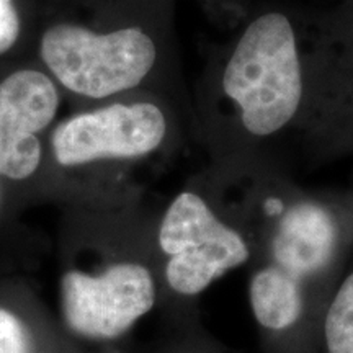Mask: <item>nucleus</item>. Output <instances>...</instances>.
Returning <instances> with one entry per match:
<instances>
[{
	"instance_id": "obj_10",
	"label": "nucleus",
	"mask_w": 353,
	"mask_h": 353,
	"mask_svg": "<svg viewBox=\"0 0 353 353\" xmlns=\"http://www.w3.org/2000/svg\"><path fill=\"white\" fill-rule=\"evenodd\" d=\"M0 353H30L28 334L17 316L0 309Z\"/></svg>"
},
{
	"instance_id": "obj_8",
	"label": "nucleus",
	"mask_w": 353,
	"mask_h": 353,
	"mask_svg": "<svg viewBox=\"0 0 353 353\" xmlns=\"http://www.w3.org/2000/svg\"><path fill=\"white\" fill-rule=\"evenodd\" d=\"M200 307L165 314V335L156 353H241L206 329Z\"/></svg>"
},
{
	"instance_id": "obj_1",
	"label": "nucleus",
	"mask_w": 353,
	"mask_h": 353,
	"mask_svg": "<svg viewBox=\"0 0 353 353\" xmlns=\"http://www.w3.org/2000/svg\"><path fill=\"white\" fill-rule=\"evenodd\" d=\"M213 48L192 94L193 143L221 170L312 162L322 48L316 13L259 0Z\"/></svg>"
},
{
	"instance_id": "obj_4",
	"label": "nucleus",
	"mask_w": 353,
	"mask_h": 353,
	"mask_svg": "<svg viewBox=\"0 0 353 353\" xmlns=\"http://www.w3.org/2000/svg\"><path fill=\"white\" fill-rule=\"evenodd\" d=\"M188 143H193L192 112L159 92L97 101L59 123L51 134L52 156L64 169L174 161Z\"/></svg>"
},
{
	"instance_id": "obj_7",
	"label": "nucleus",
	"mask_w": 353,
	"mask_h": 353,
	"mask_svg": "<svg viewBox=\"0 0 353 353\" xmlns=\"http://www.w3.org/2000/svg\"><path fill=\"white\" fill-rule=\"evenodd\" d=\"M309 353H353V252L317 314Z\"/></svg>"
},
{
	"instance_id": "obj_5",
	"label": "nucleus",
	"mask_w": 353,
	"mask_h": 353,
	"mask_svg": "<svg viewBox=\"0 0 353 353\" xmlns=\"http://www.w3.org/2000/svg\"><path fill=\"white\" fill-rule=\"evenodd\" d=\"M162 296L157 252L114 260L97 272L70 268L61 278L65 325L87 341H117L159 307Z\"/></svg>"
},
{
	"instance_id": "obj_2",
	"label": "nucleus",
	"mask_w": 353,
	"mask_h": 353,
	"mask_svg": "<svg viewBox=\"0 0 353 353\" xmlns=\"http://www.w3.org/2000/svg\"><path fill=\"white\" fill-rule=\"evenodd\" d=\"M254 236L247 298L263 353H309L327 293L353 252V192L304 187L278 167L206 165Z\"/></svg>"
},
{
	"instance_id": "obj_6",
	"label": "nucleus",
	"mask_w": 353,
	"mask_h": 353,
	"mask_svg": "<svg viewBox=\"0 0 353 353\" xmlns=\"http://www.w3.org/2000/svg\"><path fill=\"white\" fill-rule=\"evenodd\" d=\"M59 105L56 81L41 70H17L0 82V175L25 180L38 170L39 132L51 125Z\"/></svg>"
},
{
	"instance_id": "obj_11",
	"label": "nucleus",
	"mask_w": 353,
	"mask_h": 353,
	"mask_svg": "<svg viewBox=\"0 0 353 353\" xmlns=\"http://www.w3.org/2000/svg\"><path fill=\"white\" fill-rule=\"evenodd\" d=\"M20 37V17L15 0H0V56L10 51Z\"/></svg>"
},
{
	"instance_id": "obj_9",
	"label": "nucleus",
	"mask_w": 353,
	"mask_h": 353,
	"mask_svg": "<svg viewBox=\"0 0 353 353\" xmlns=\"http://www.w3.org/2000/svg\"><path fill=\"white\" fill-rule=\"evenodd\" d=\"M259 0H200L206 15L221 26L232 28Z\"/></svg>"
},
{
	"instance_id": "obj_3",
	"label": "nucleus",
	"mask_w": 353,
	"mask_h": 353,
	"mask_svg": "<svg viewBox=\"0 0 353 353\" xmlns=\"http://www.w3.org/2000/svg\"><path fill=\"white\" fill-rule=\"evenodd\" d=\"M162 314L200 307L216 281L247 267L254 236L205 167L185 180L157 213Z\"/></svg>"
}]
</instances>
